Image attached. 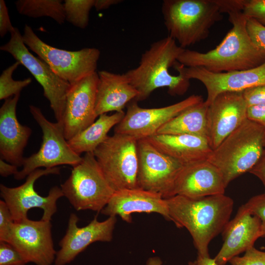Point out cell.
<instances>
[{"label": "cell", "instance_id": "43", "mask_svg": "<svg viewBox=\"0 0 265 265\" xmlns=\"http://www.w3.org/2000/svg\"><path fill=\"white\" fill-rule=\"evenodd\" d=\"M146 265H162V262L159 257H152L148 260Z\"/></svg>", "mask_w": 265, "mask_h": 265}, {"label": "cell", "instance_id": "23", "mask_svg": "<svg viewBox=\"0 0 265 265\" xmlns=\"http://www.w3.org/2000/svg\"><path fill=\"white\" fill-rule=\"evenodd\" d=\"M95 111L98 117L108 112L124 111L126 106L135 100L138 92L125 74L103 70L98 72Z\"/></svg>", "mask_w": 265, "mask_h": 265}, {"label": "cell", "instance_id": "26", "mask_svg": "<svg viewBox=\"0 0 265 265\" xmlns=\"http://www.w3.org/2000/svg\"><path fill=\"white\" fill-rule=\"evenodd\" d=\"M208 107L205 101L189 107L160 127L156 134H190L207 139Z\"/></svg>", "mask_w": 265, "mask_h": 265}, {"label": "cell", "instance_id": "20", "mask_svg": "<svg viewBox=\"0 0 265 265\" xmlns=\"http://www.w3.org/2000/svg\"><path fill=\"white\" fill-rule=\"evenodd\" d=\"M226 187L220 170L205 160L184 166L176 179L174 194L196 199L224 194Z\"/></svg>", "mask_w": 265, "mask_h": 265}, {"label": "cell", "instance_id": "30", "mask_svg": "<svg viewBox=\"0 0 265 265\" xmlns=\"http://www.w3.org/2000/svg\"><path fill=\"white\" fill-rule=\"evenodd\" d=\"M229 263L231 265H265V251L253 246L247 249L242 256L234 257Z\"/></svg>", "mask_w": 265, "mask_h": 265}, {"label": "cell", "instance_id": "40", "mask_svg": "<svg viewBox=\"0 0 265 265\" xmlns=\"http://www.w3.org/2000/svg\"><path fill=\"white\" fill-rule=\"evenodd\" d=\"M18 166L12 164L7 163L4 160L0 159V175L3 177L16 175L18 172Z\"/></svg>", "mask_w": 265, "mask_h": 265}, {"label": "cell", "instance_id": "24", "mask_svg": "<svg viewBox=\"0 0 265 265\" xmlns=\"http://www.w3.org/2000/svg\"><path fill=\"white\" fill-rule=\"evenodd\" d=\"M146 139L184 166L207 160L212 150L207 139L198 135L156 134Z\"/></svg>", "mask_w": 265, "mask_h": 265}, {"label": "cell", "instance_id": "15", "mask_svg": "<svg viewBox=\"0 0 265 265\" xmlns=\"http://www.w3.org/2000/svg\"><path fill=\"white\" fill-rule=\"evenodd\" d=\"M175 69L186 78L195 79L205 86L209 106L220 93L242 92L249 88L265 85V62L253 68L229 72L213 73L201 67H187L177 62Z\"/></svg>", "mask_w": 265, "mask_h": 265}, {"label": "cell", "instance_id": "11", "mask_svg": "<svg viewBox=\"0 0 265 265\" xmlns=\"http://www.w3.org/2000/svg\"><path fill=\"white\" fill-rule=\"evenodd\" d=\"M60 169H37L30 173L25 182L17 187H10L0 185V195L8 206L14 221L27 217L28 211L32 208L42 209V220L51 221L57 212V201L64 196L61 188L54 186L49 190L46 196L39 195L34 189V184L39 178L50 174L58 175Z\"/></svg>", "mask_w": 265, "mask_h": 265}, {"label": "cell", "instance_id": "14", "mask_svg": "<svg viewBox=\"0 0 265 265\" xmlns=\"http://www.w3.org/2000/svg\"><path fill=\"white\" fill-rule=\"evenodd\" d=\"M51 230V221L26 217L14 221L6 242L17 250L26 264L51 265L56 254Z\"/></svg>", "mask_w": 265, "mask_h": 265}, {"label": "cell", "instance_id": "9", "mask_svg": "<svg viewBox=\"0 0 265 265\" xmlns=\"http://www.w3.org/2000/svg\"><path fill=\"white\" fill-rule=\"evenodd\" d=\"M29 109L41 129L42 142L37 152L25 158L23 168L14 176L15 179L23 180L40 167L52 168L60 165L73 167L79 163L82 157L69 146L64 136L63 125L49 121L38 107L29 105Z\"/></svg>", "mask_w": 265, "mask_h": 265}, {"label": "cell", "instance_id": "32", "mask_svg": "<svg viewBox=\"0 0 265 265\" xmlns=\"http://www.w3.org/2000/svg\"><path fill=\"white\" fill-rule=\"evenodd\" d=\"M243 205L251 213L260 219L261 237L265 238V193L253 196Z\"/></svg>", "mask_w": 265, "mask_h": 265}, {"label": "cell", "instance_id": "42", "mask_svg": "<svg viewBox=\"0 0 265 265\" xmlns=\"http://www.w3.org/2000/svg\"><path fill=\"white\" fill-rule=\"evenodd\" d=\"M188 265H219L214 260L209 257H202L197 255L196 259L189 262Z\"/></svg>", "mask_w": 265, "mask_h": 265}, {"label": "cell", "instance_id": "8", "mask_svg": "<svg viewBox=\"0 0 265 265\" xmlns=\"http://www.w3.org/2000/svg\"><path fill=\"white\" fill-rule=\"evenodd\" d=\"M22 36L25 44L70 84L96 72L101 54L98 49L86 48L70 51L55 48L40 39L27 24Z\"/></svg>", "mask_w": 265, "mask_h": 265}, {"label": "cell", "instance_id": "22", "mask_svg": "<svg viewBox=\"0 0 265 265\" xmlns=\"http://www.w3.org/2000/svg\"><path fill=\"white\" fill-rule=\"evenodd\" d=\"M20 94L5 100L0 108V154L1 159L16 165L23 166V152L31 135V129L22 125L16 115Z\"/></svg>", "mask_w": 265, "mask_h": 265}, {"label": "cell", "instance_id": "3", "mask_svg": "<svg viewBox=\"0 0 265 265\" xmlns=\"http://www.w3.org/2000/svg\"><path fill=\"white\" fill-rule=\"evenodd\" d=\"M185 49L169 36L150 45L142 54L138 65L125 73L138 92L135 101L146 100L161 87H167L171 95H182L187 91L190 80L181 74L172 75L169 71Z\"/></svg>", "mask_w": 265, "mask_h": 265}, {"label": "cell", "instance_id": "16", "mask_svg": "<svg viewBox=\"0 0 265 265\" xmlns=\"http://www.w3.org/2000/svg\"><path fill=\"white\" fill-rule=\"evenodd\" d=\"M98 74L96 72L71 84L67 92L63 117L64 134L68 141L95 121Z\"/></svg>", "mask_w": 265, "mask_h": 265}, {"label": "cell", "instance_id": "18", "mask_svg": "<svg viewBox=\"0 0 265 265\" xmlns=\"http://www.w3.org/2000/svg\"><path fill=\"white\" fill-rule=\"evenodd\" d=\"M79 219L75 213L70 214L66 233L59 242L60 248L56 252L55 265L70 263L95 242H109L112 240L117 221L116 216H109L103 221H99L96 217L82 227L78 226Z\"/></svg>", "mask_w": 265, "mask_h": 265}, {"label": "cell", "instance_id": "41", "mask_svg": "<svg viewBox=\"0 0 265 265\" xmlns=\"http://www.w3.org/2000/svg\"><path fill=\"white\" fill-rule=\"evenodd\" d=\"M121 0H95L94 7L96 11H99L108 8L113 5L120 3Z\"/></svg>", "mask_w": 265, "mask_h": 265}, {"label": "cell", "instance_id": "2", "mask_svg": "<svg viewBox=\"0 0 265 265\" xmlns=\"http://www.w3.org/2000/svg\"><path fill=\"white\" fill-rule=\"evenodd\" d=\"M165 199L171 221L187 230L198 255L209 257L210 242L230 220L233 199L224 194L196 199L177 195Z\"/></svg>", "mask_w": 265, "mask_h": 265}, {"label": "cell", "instance_id": "10", "mask_svg": "<svg viewBox=\"0 0 265 265\" xmlns=\"http://www.w3.org/2000/svg\"><path fill=\"white\" fill-rule=\"evenodd\" d=\"M0 50L10 54L31 74L42 87L44 96L49 101L57 122L63 125L66 94L71 84L59 78L46 62L29 52L17 27L10 33L8 42L1 46Z\"/></svg>", "mask_w": 265, "mask_h": 265}, {"label": "cell", "instance_id": "1", "mask_svg": "<svg viewBox=\"0 0 265 265\" xmlns=\"http://www.w3.org/2000/svg\"><path fill=\"white\" fill-rule=\"evenodd\" d=\"M232 27L220 43L206 53L185 49L178 62L187 67H201L213 73L229 72L257 67L265 62V50L257 46L246 28L241 10L228 13Z\"/></svg>", "mask_w": 265, "mask_h": 265}, {"label": "cell", "instance_id": "4", "mask_svg": "<svg viewBox=\"0 0 265 265\" xmlns=\"http://www.w3.org/2000/svg\"><path fill=\"white\" fill-rule=\"evenodd\" d=\"M161 12L168 36L183 49L206 39L223 19L216 0H164Z\"/></svg>", "mask_w": 265, "mask_h": 265}, {"label": "cell", "instance_id": "17", "mask_svg": "<svg viewBox=\"0 0 265 265\" xmlns=\"http://www.w3.org/2000/svg\"><path fill=\"white\" fill-rule=\"evenodd\" d=\"M247 109L242 91L221 93L208 106L207 140L212 150L247 119Z\"/></svg>", "mask_w": 265, "mask_h": 265}, {"label": "cell", "instance_id": "21", "mask_svg": "<svg viewBox=\"0 0 265 265\" xmlns=\"http://www.w3.org/2000/svg\"><path fill=\"white\" fill-rule=\"evenodd\" d=\"M101 212L108 217L118 215L129 223L135 212H155L171 221L166 200L158 193L139 188L115 191Z\"/></svg>", "mask_w": 265, "mask_h": 265}, {"label": "cell", "instance_id": "28", "mask_svg": "<svg viewBox=\"0 0 265 265\" xmlns=\"http://www.w3.org/2000/svg\"><path fill=\"white\" fill-rule=\"evenodd\" d=\"M94 3L95 0H65L63 5L65 21L78 28H85Z\"/></svg>", "mask_w": 265, "mask_h": 265}, {"label": "cell", "instance_id": "44", "mask_svg": "<svg viewBox=\"0 0 265 265\" xmlns=\"http://www.w3.org/2000/svg\"><path fill=\"white\" fill-rule=\"evenodd\" d=\"M263 142L264 147H265V132L263 136Z\"/></svg>", "mask_w": 265, "mask_h": 265}, {"label": "cell", "instance_id": "12", "mask_svg": "<svg viewBox=\"0 0 265 265\" xmlns=\"http://www.w3.org/2000/svg\"><path fill=\"white\" fill-rule=\"evenodd\" d=\"M137 148L138 188L158 193L163 199L174 196L175 182L184 165L147 139L138 140Z\"/></svg>", "mask_w": 265, "mask_h": 265}, {"label": "cell", "instance_id": "33", "mask_svg": "<svg viewBox=\"0 0 265 265\" xmlns=\"http://www.w3.org/2000/svg\"><path fill=\"white\" fill-rule=\"evenodd\" d=\"M26 263L9 243L0 241V265H25Z\"/></svg>", "mask_w": 265, "mask_h": 265}, {"label": "cell", "instance_id": "5", "mask_svg": "<svg viewBox=\"0 0 265 265\" xmlns=\"http://www.w3.org/2000/svg\"><path fill=\"white\" fill-rule=\"evenodd\" d=\"M265 128L247 119L212 150L207 160L220 170L227 186L257 162L265 148Z\"/></svg>", "mask_w": 265, "mask_h": 265}, {"label": "cell", "instance_id": "39", "mask_svg": "<svg viewBox=\"0 0 265 265\" xmlns=\"http://www.w3.org/2000/svg\"><path fill=\"white\" fill-rule=\"evenodd\" d=\"M249 172L261 181L265 187V147L259 159Z\"/></svg>", "mask_w": 265, "mask_h": 265}, {"label": "cell", "instance_id": "38", "mask_svg": "<svg viewBox=\"0 0 265 265\" xmlns=\"http://www.w3.org/2000/svg\"><path fill=\"white\" fill-rule=\"evenodd\" d=\"M247 119L265 128V104L247 107Z\"/></svg>", "mask_w": 265, "mask_h": 265}, {"label": "cell", "instance_id": "6", "mask_svg": "<svg viewBox=\"0 0 265 265\" xmlns=\"http://www.w3.org/2000/svg\"><path fill=\"white\" fill-rule=\"evenodd\" d=\"M60 188L76 210L98 212L106 206L115 192L91 152L85 153L80 162L73 167Z\"/></svg>", "mask_w": 265, "mask_h": 265}, {"label": "cell", "instance_id": "35", "mask_svg": "<svg viewBox=\"0 0 265 265\" xmlns=\"http://www.w3.org/2000/svg\"><path fill=\"white\" fill-rule=\"evenodd\" d=\"M246 28L253 42L258 47L265 50V26L253 19L247 18Z\"/></svg>", "mask_w": 265, "mask_h": 265}, {"label": "cell", "instance_id": "37", "mask_svg": "<svg viewBox=\"0 0 265 265\" xmlns=\"http://www.w3.org/2000/svg\"><path fill=\"white\" fill-rule=\"evenodd\" d=\"M11 22L8 9L5 2L0 0V36L3 37L8 32L10 33L14 30Z\"/></svg>", "mask_w": 265, "mask_h": 265}, {"label": "cell", "instance_id": "36", "mask_svg": "<svg viewBox=\"0 0 265 265\" xmlns=\"http://www.w3.org/2000/svg\"><path fill=\"white\" fill-rule=\"evenodd\" d=\"M247 107L265 104V85L255 86L242 91Z\"/></svg>", "mask_w": 265, "mask_h": 265}, {"label": "cell", "instance_id": "7", "mask_svg": "<svg viewBox=\"0 0 265 265\" xmlns=\"http://www.w3.org/2000/svg\"><path fill=\"white\" fill-rule=\"evenodd\" d=\"M138 140L114 133L94 151L106 179L114 191L138 188Z\"/></svg>", "mask_w": 265, "mask_h": 265}, {"label": "cell", "instance_id": "31", "mask_svg": "<svg viewBox=\"0 0 265 265\" xmlns=\"http://www.w3.org/2000/svg\"><path fill=\"white\" fill-rule=\"evenodd\" d=\"M242 13L265 26V0H244Z\"/></svg>", "mask_w": 265, "mask_h": 265}, {"label": "cell", "instance_id": "34", "mask_svg": "<svg viewBox=\"0 0 265 265\" xmlns=\"http://www.w3.org/2000/svg\"><path fill=\"white\" fill-rule=\"evenodd\" d=\"M14 222L10 211L2 200H0V241H7Z\"/></svg>", "mask_w": 265, "mask_h": 265}, {"label": "cell", "instance_id": "25", "mask_svg": "<svg viewBox=\"0 0 265 265\" xmlns=\"http://www.w3.org/2000/svg\"><path fill=\"white\" fill-rule=\"evenodd\" d=\"M125 114L122 111L100 115L91 125L68 140L69 146L79 155L93 153L107 138L109 131L120 122Z\"/></svg>", "mask_w": 265, "mask_h": 265}, {"label": "cell", "instance_id": "13", "mask_svg": "<svg viewBox=\"0 0 265 265\" xmlns=\"http://www.w3.org/2000/svg\"><path fill=\"white\" fill-rule=\"evenodd\" d=\"M204 101L201 96L192 95L175 104L158 108H143L133 100L114 129V133L129 135L138 140L156 134L163 125L184 110Z\"/></svg>", "mask_w": 265, "mask_h": 265}, {"label": "cell", "instance_id": "19", "mask_svg": "<svg viewBox=\"0 0 265 265\" xmlns=\"http://www.w3.org/2000/svg\"><path fill=\"white\" fill-rule=\"evenodd\" d=\"M261 232L260 219L241 205L221 233L223 242L214 260L219 265H225L233 257L253 247L261 237Z\"/></svg>", "mask_w": 265, "mask_h": 265}, {"label": "cell", "instance_id": "29", "mask_svg": "<svg viewBox=\"0 0 265 265\" xmlns=\"http://www.w3.org/2000/svg\"><path fill=\"white\" fill-rule=\"evenodd\" d=\"M21 65L16 61L4 69L0 76V100H6L16 95L20 94L21 91L29 85L32 80L28 78L23 80L13 79L12 75L16 69Z\"/></svg>", "mask_w": 265, "mask_h": 265}, {"label": "cell", "instance_id": "27", "mask_svg": "<svg viewBox=\"0 0 265 265\" xmlns=\"http://www.w3.org/2000/svg\"><path fill=\"white\" fill-rule=\"evenodd\" d=\"M15 5L19 14L30 18L49 17L59 25L65 21L63 3L60 0H18Z\"/></svg>", "mask_w": 265, "mask_h": 265}]
</instances>
